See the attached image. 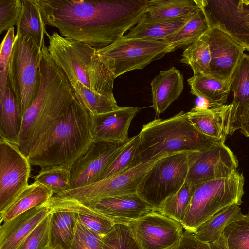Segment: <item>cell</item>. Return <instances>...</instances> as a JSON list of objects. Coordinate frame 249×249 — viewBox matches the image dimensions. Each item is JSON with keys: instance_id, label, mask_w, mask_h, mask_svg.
Masks as SVG:
<instances>
[{"instance_id": "cell-1", "label": "cell", "mask_w": 249, "mask_h": 249, "mask_svg": "<svg viewBox=\"0 0 249 249\" xmlns=\"http://www.w3.org/2000/svg\"><path fill=\"white\" fill-rule=\"evenodd\" d=\"M45 25L96 49L124 36L147 12L149 0H33Z\"/></svg>"}, {"instance_id": "cell-2", "label": "cell", "mask_w": 249, "mask_h": 249, "mask_svg": "<svg viewBox=\"0 0 249 249\" xmlns=\"http://www.w3.org/2000/svg\"><path fill=\"white\" fill-rule=\"evenodd\" d=\"M94 142L92 114L76 98L30 151L32 165L41 168L72 163Z\"/></svg>"}, {"instance_id": "cell-3", "label": "cell", "mask_w": 249, "mask_h": 249, "mask_svg": "<svg viewBox=\"0 0 249 249\" xmlns=\"http://www.w3.org/2000/svg\"><path fill=\"white\" fill-rule=\"evenodd\" d=\"M139 134L135 165L165 154L199 151L220 142L195 128L183 111L145 124Z\"/></svg>"}, {"instance_id": "cell-4", "label": "cell", "mask_w": 249, "mask_h": 249, "mask_svg": "<svg viewBox=\"0 0 249 249\" xmlns=\"http://www.w3.org/2000/svg\"><path fill=\"white\" fill-rule=\"evenodd\" d=\"M46 35L51 57L70 81H78L97 93L115 99L113 89L115 78L98 57L96 49L65 38L57 32Z\"/></svg>"}, {"instance_id": "cell-5", "label": "cell", "mask_w": 249, "mask_h": 249, "mask_svg": "<svg viewBox=\"0 0 249 249\" xmlns=\"http://www.w3.org/2000/svg\"><path fill=\"white\" fill-rule=\"evenodd\" d=\"M245 178L236 171L230 177L209 181L196 187L181 223L183 229L194 233L212 215L227 206L242 202Z\"/></svg>"}, {"instance_id": "cell-6", "label": "cell", "mask_w": 249, "mask_h": 249, "mask_svg": "<svg viewBox=\"0 0 249 249\" xmlns=\"http://www.w3.org/2000/svg\"><path fill=\"white\" fill-rule=\"evenodd\" d=\"M41 49L29 36L17 33L8 80L23 116L34 100L40 83Z\"/></svg>"}, {"instance_id": "cell-7", "label": "cell", "mask_w": 249, "mask_h": 249, "mask_svg": "<svg viewBox=\"0 0 249 249\" xmlns=\"http://www.w3.org/2000/svg\"><path fill=\"white\" fill-rule=\"evenodd\" d=\"M175 50L173 45L162 41L123 36L111 44L97 49L96 53L116 78L129 71L142 70Z\"/></svg>"}, {"instance_id": "cell-8", "label": "cell", "mask_w": 249, "mask_h": 249, "mask_svg": "<svg viewBox=\"0 0 249 249\" xmlns=\"http://www.w3.org/2000/svg\"><path fill=\"white\" fill-rule=\"evenodd\" d=\"M169 154L139 163L117 175L55 195L50 200L49 205L52 208L82 205L105 197L137 194L138 186L148 170L157 160Z\"/></svg>"}, {"instance_id": "cell-9", "label": "cell", "mask_w": 249, "mask_h": 249, "mask_svg": "<svg viewBox=\"0 0 249 249\" xmlns=\"http://www.w3.org/2000/svg\"><path fill=\"white\" fill-rule=\"evenodd\" d=\"M189 152L167 155L148 170L140 183L137 194L154 211L185 182L188 170Z\"/></svg>"}, {"instance_id": "cell-10", "label": "cell", "mask_w": 249, "mask_h": 249, "mask_svg": "<svg viewBox=\"0 0 249 249\" xmlns=\"http://www.w3.org/2000/svg\"><path fill=\"white\" fill-rule=\"evenodd\" d=\"M209 28L217 27L249 52V0H195Z\"/></svg>"}, {"instance_id": "cell-11", "label": "cell", "mask_w": 249, "mask_h": 249, "mask_svg": "<svg viewBox=\"0 0 249 249\" xmlns=\"http://www.w3.org/2000/svg\"><path fill=\"white\" fill-rule=\"evenodd\" d=\"M188 157L185 182L196 187L209 181L228 178L238 166L236 156L222 142L199 151L189 152Z\"/></svg>"}, {"instance_id": "cell-12", "label": "cell", "mask_w": 249, "mask_h": 249, "mask_svg": "<svg viewBox=\"0 0 249 249\" xmlns=\"http://www.w3.org/2000/svg\"><path fill=\"white\" fill-rule=\"evenodd\" d=\"M68 209L77 213L107 218L115 224L130 225L153 209L137 194L110 196L82 205L52 209Z\"/></svg>"}, {"instance_id": "cell-13", "label": "cell", "mask_w": 249, "mask_h": 249, "mask_svg": "<svg viewBox=\"0 0 249 249\" xmlns=\"http://www.w3.org/2000/svg\"><path fill=\"white\" fill-rule=\"evenodd\" d=\"M31 164L18 147L0 139V213L28 185Z\"/></svg>"}, {"instance_id": "cell-14", "label": "cell", "mask_w": 249, "mask_h": 249, "mask_svg": "<svg viewBox=\"0 0 249 249\" xmlns=\"http://www.w3.org/2000/svg\"><path fill=\"white\" fill-rule=\"evenodd\" d=\"M129 226L141 249H168L183 232L180 223L154 211Z\"/></svg>"}, {"instance_id": "cell-15", "label": "cell", "mask_w": 249, "mask_h": 249, "mask_svg": "<svg viewBox=\"0 0 249 249\" xmlns=\"http://www.w3.org/2000/svg\"><path fill=\"white\" fill-rule=\"evenodd\" d=\"M123 145L95 142L69 168L71 189L86 186L98 180Z\"/></svg>"}, {"instance_id": "cell-16", "label": "cell", "mask_w": 249, "mask_h": 249, "mask_svg": "<svg viewBox=\"0 0 249 249\" xmlns=\"http://www.w3.org/2000/svg\"><path fill=\"white\" fill-rule=\"evenodd\" d=\"M211 53L210 77L231 82L233 72L246 49L217 27H210L203 35Z\"/></svg>"}, {"instance_id": "cell-17", "label": "cell", "mask_w": 249, "mask_h": 249, "mask_svg": "<svg viewBox=\"0 0 249 249\" xmlns=\"http://www.w3.org/2000/svg\"><path fill=\"white\" fill-rule=\"evenodd\" d=\"M140 110L137 107L120 108L97 115H92V131L94 141L123 145L130 138V124Z\"/></svg>"}, {"instance_id": "cell-18", "label": "cell", "mask_w": 249, "mask_h": 249, "mask_svg": "<svg viewBox=\"0 0 249 249\" xmlns=\"http://www.w3.org/2000/svg\"><path fill=\"white\" fill-rule=\"evenodd\" d=\"M51 212L48 202L3 222L0 228V249H18L31 232Z\"/></svg>"}, {"instance_id": "cell-19", "label": "cell", "mask_w": 249, "mask_h": 249, "mask_svg": "<svg viewBox=\"0 0 249 249\" xmlns=\"http://www.w3.org/2000/svg\"><path fill=\"white\" fill-rule=\"evenodd\" d=\"M231 89L233 93L229 135L240 129L249 108V54L244 53L232 74Z\"/></svg>"}, {"instance_id": "cell-20", "label": "cell", "mask_w": 249, "mask_h": 249, "mask_svg": "<svg viewBox=\"0 0 249 249\" xmlns=\"http://www.w3.org/2000/svg\"><path fill=\"white\" fill-rule=\"evenodd\" d=\"M231 104L203 110L193 108L187 112L191 124L204 134L224 143L229 135Z\"/></svg>"}, {"instance_id": "cell-21", "label": "cell", "mask_w": 249, "mask_h": 249, "mask_svg": "<svg viewBox=\"0 0 249 249\" xmlns=\"http://www.w3.org/2000/svg\"><path fill=\"white\" fill-rule=\"evenodd\" d=\"M152 107L157 114L164 112L182 92L183 77L173 67L160 71L151 83Z\"/></svg>"}, {"instance_id": "cell-22", "label": "cell", "mask_w": 249, "mask_h": 249, "mask_svg": "<svg viewBox=\"0 0 249 249\" xmlns=\"http://www.w3.org/2000/svg\"><path fill=\"white\" fill-rule=\"evenodd\" d=\"M194 14L163 19L152 18L146 12L124 36L128 38L162 41L182 28Z\"/></svg>"}, {"instance_id": "cell-23", "label": "cell", "mask_w": 249, "mask_h": 249, "mask_svg": "<svg viewBox=\"0 0 249 249\" xmlns=\"http://www.w3.org/2000/svg\"><path fill=\"white\" fill-rule=\"evenodd\" d=\"M22 123L17 98L7 80L5 91L0 94V139L18 146Z\"/></svg>"}, {"instance_id": "cell-24", "label": "cell", "mask_w": 249, "mask_h": 249, "mask_svg": "<svg viewBox=\"0 0 249 249\" xmlns=\"http://www.w3.org/2000/svg\"><path fill=\"white\" fill-rule=\"evenodd\" d=\"M53 196L52 191L34 181L28 185L0 213V222L8 221L30 209L47 204Z\"/></svg>"}, {"instance_id": "cell-25", "label": "cell", "mask_w": 249, "mask_h": 249, "mask_svg": "<svg viewBox=\"0 0 249 249\" xmlns=\"http://www.w3.org/2000/svg\"><path fill=\"white\" fill-rule=\"evenodd\" d=\"M243 214L239 205L233 204L225 207L201 224L193 233L198 240L204 243L215 241L226 227L241 219Z\"/></svg>"}, {"instance_id": "cell-26", "label": "cell", "mask_w": 249, "mask_h": 249, "mask_svg": "<svg viewBox=\"0 0 249 249\" xmlns=\"http://www.w3.org/2000/svg\"><path fill=\"white\" fill-rule=\"evenodd\" d=\"M77 213L68 209L52 210L51 241L53 248L59 245L70 249L75 234Z\"/></svg>"}, {"instance_id": "cell-27", "label": "cell", "mask_w": 249, "mask_h": 249, "mask_svg": "<svg viewBox=\"0 0 249 249\" xmlns=\"http://www.w3.org/2000/svg\"><path fill=\"white\" fill-rule=\"evenodd\" d=\"M22 12L17 25V32L30 36L41 49L45 46L44 35L48 33L40 11L33 0H22Z\"/></svg>"}, {"instance_id": "cell-28", "label": "cell", "mask_w": 249, "mask_h": 249, "mask_svg": "<svg viewBox=\"0 0 249 249\" xmlns=\"http://www.w3.org/2000/svg\"><path fill=\"white\" fill-rule=\"evenodd\" d=\"M190 93L210 101L225 104L230 94L231 82H227L202 74L193 75L187 80Z\"/></svg>"}, {"instance_id": "cell-29", "label": "cell", "mask_w": 249, "mask_h": 249, "mask_svg": "<svg viewBox=\"0 0 249 249\" xmlns=\"http://www.w3.org/2000/svg\"><path fill=\"white\" fill-rule=\"evenodd\" d=\"M209 28L206 18L200 9L178 31L162 41L175 49L189 46L198 40Z\"/></svg>"}, {"instance_id": "cell-30", "label": "cell", "mask_w": 249, "mask_h": 249, "mask_svg": "<svg viewBox=\"0 0 249 249\" xmlns=\"http://www.w3.org/2000/svg\"><path fill=\"white\" fill-rule=\"evenodd\" d=\"M199 9L195 0H151L147 13L152 18L165 19L191 16Z\"/></svg>"}, {"instance_id": "cell-31", "label": "cell", "mask_w": 249, "mask_h": 249, "mask_svg": "<svg viewBox=\"0 0 249 249\" xmlns=\"http://www.w3.org/2000/svg\"><path fill=\"white\" fill-rule=\"evenodd\" d=\"M181 56L180 62L189 65L194 75L202 74L209 76L211 53L209 43L203 35L189 45Z\"/></svg>"}, {"instance_id": "cell-32", "label": "cell", "mask_w": 249, "mask_h": 249, "mask_svg": "<svg viewBox=\"0 0 249 249\" xmlns=\"http://www.w3.org/2000/svg\"><path fill=\"white\" fill-rule=\"evenodd\" d=\"M76 97L92 115H97L116 110L121 107L115 99H111L97 93L86 87L80 82L70 81Z\"/></svg>"}, {"instance_id": "cell-33", "label": "cell", "mask_w": 249, "mask_h": 249, "mask_svg": "<svg viewBox=\"0 0 249 249\" xmlns=\"http://www.w3.org/2000/svg\"><path fill=\"white\" fill-rule=\"evenodd\" d=\"M140 142L139 134L130 138L114 157L100 176L98 180L123 173L135 166Z\"/></svg>"}, {"instance_id": "cell-34", "label": "cell", "mask_w": 249, "mask_h": 249, "mask_svg": "<svg viewBox=\"0 0 249 249\" xmlns=\"http://www.w3.org/2000/svg\"><path fill=\"white\" fill-rule=\"evenodd\" d=\"M195 188L196 186L185 182L178 192L161 204L156 212L181 224Z\"/></svg>"}, {"instance_id": "cell-35", "label": "cell", "mask_w": 249, "mask_h": 249, "mask_svg": "<svg viewBox=\"0 0 249 249\" xmlns=\"http://www.w3.org/2000/svg\"><path fill=\"white\" fill-rule=\"evenodd\" d=\"M37 182L55 195L61 194L71 189L69 169L63 166H52L41 168L34 178Z\"/></svg>"}, {"instance_id": "cell-36", "label": "cell", "mask_w": 249, "mask_h": 249, "mask_svg": "<svg viewBox=\"0 0 249 249\" xmlns=\"http://www.w3.org/2000/svg\"><path fill=\"white\" fill-rule=\"evenodd\" d=\"M102 249H141L129 225L115 224L103 238Z\"/></svg>"}, {"instance_id": "cell-37", "label": "cell", "mask_w": 249, "mask_h": 249, "mask_svg": "<svg viewBox=\"0 0 249 249\" xmlns=\"http://www.w3.org/2000/svg\"><path fill=\"white\" fill-rule=\"evenodd\" d=\"M222 233L229 249H249V215L229 224Z\"/></svg>"}, {"instance_id": "cell-38", "label": "cell", "mask_w": 249, "mask_h": 249, "mask_svg": "<svg viewBox=\"0 0 249 249\" xmlns=\"http://www.w3.org/2000/svg\"><path fill=\"white\" fill-rule=\"evenodd\" d=\"M51 213L31 232L18 249H53L51 235Z\"/></svg>"}, {"instance_id": "cell-39", "label": "cell", "mask_w": 249, "mask_h": 249, "mask_svg": "<svg viewBox=\"0 0 249 249\" xmlns=\"http://www.w3.org/2000/svg\"><path fill=\"white\" fill-rule=\"evenodd\" d=\"M104 236L88 229L78 221L70 249H102Z\"/></svg>"}, {"instance_id": "cell-40", "label": "cell", "mask_w": 249, "mask_h": 249, "mask_svg": "<svg viewBox=\"0 0 249 249\" xmlns=\"http://www.w3.org/2000/svg\"><path fill=\"white\" fill-rule=\"evenodd\" d=\"M15 39L14 28L13 27L7 31L0 46V94L3 93L6 89Z\"/></svg>"}, {"instance_id": "cell-41", "label": "cell", "mask_w": 249, "mask_h": 249, "mask_svg": "<svg viewBox=\"0 0 249 249\" xmlns=\"http://www.w3.org/2000/svg\"><path fill=\"white\" fill-rule=\"evenodd\" d=\"M23 4L22 0H0V34L17 25Z\"/></svg>"}, {"instance_id": "cell-42", "label": "cell", "mask_w": 249, "mask_h": 249, "mask_svg": "<svg viewBox=\"0 0 249 249\" xmlns=\"http://www.w3.org/2000/svg\"><path fill=\"white\" fill-rule=\"evenodd\" d=\"M77 220L88 229L103 236L115 224L112 221L103 217L77 213Z\"/></svg>"}, {"instance_id": "cell-43", "label": "cell", "mask_w": 249, "mask_h": 249, "mask_svg": "<svg viewBox=\"0 0 249 249\" xmlns=\"http://www.w3.org/2000/svg\"><path fill=\"white\" fill-rule=\"evenodd\" d=\"M168 249H210V248L208 243L198 240L193 233L185 230L178 242Z\"/></svg>"}, {"instance_id": "cell-44", "label": "cell", "mask_w": 249, "mask_h": 249, "mask_svg": "<svg viewBox=\"0 0 249 249\" xmlns=\"http://www.w3.org/2000/svg\"><path fill=\"white\" fill-rule=\"evenodd\" d=\"M196 97L197 98H196L195 101V106L194 107L192 108L193 109L195 110H207L223 105L212 102L208 100V99L202 96H198Z\"/></svg>"}, {"instance_id": "cell-45", "label": "cell", "mask_w": 249, "mask_h": 249, "mask_svg": "<svg viewBox=\"0 0 249 249\" xmlns=\"http://www.w3.org/2000/svg\"><path fill=\"white\" fill-rule=\"evenodd\" d=\"M210 249H229L226 237L223 234L215 241L208 243Z\"/></svg>"}, {"instance_id": "cell-46", "label": "cell", "mask_w": 249, "mask_h": 249, "mask_svg": "<svg viewBox=\"0 0 249 249\" xmlns=\"http://www.w3.org/2000/svg\"><path fill=\"white\" fill-rule=\"evenodd\" d=\"M241 132L245 136L249 138V108L241 127Z\"/></svg>"}, {"instance_id": "cell-47", "label": "cell", "mask_w": 249, "mask_h": 249, "mask_svg": "<svg viewBox=\"0 0 249 249\" xmlns=\"http://www.w3.org/2000/svg\"><path fill=\"white\" fill-rule=\"evenodd\" d=\"M53 249H65L64 248H63L62 246L58 245L54 247Z\"/></svg>"}]
</instances>
